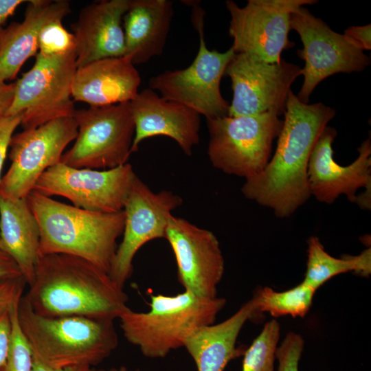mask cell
Masks as SVG:
<instances>
[{
  "instance_id": "1",
  "label": "cell",
  "mask_w": 371,
  "mask_h": 371,
  "mask_svg": "<svg viewBox=\"0 0 371 371\" xmlns=\"http://www.w3.org/2000/svg\"><path fill=\"white\" fill-rule=\"evenodd\" d=\"M335 115L322 102L305 104L292 91L286 103L277 146L265 168L246 179L244 196L280 218L291 216L311 196L308 166L322 132Z\"/></svg>"
},
{
  "instance_id": "2",
  "label": "cell",
  "mask_w": 371,
  "mask_h": 371,
  "mask_svg": "<svg viewBox=\"0 0 371 371\" xmlns=\"http://www.w3.org/2000/svg\"><path fill=\"white\" fill-rule=\"evenodd\" d=\"M29 286L24 298L36 313L45 317L114 321L129 308L128 295L108 272L76 256H39Z\"/></svg>"
},
{
  "instance_id": "3",
  "label": "cell",
  "mask_w": 371,
  "mask_h": 371,
  "mask_svg": "<svg viewBox=\"0 0 371 371\" xmlns=\"http://www.w3.org/2000/svg\"><path fill=\"white\" fill-rule=\"evenodd\" d=\"M40 229L39 256L64 254L85 259L109 273L124 231V210L89 211L33 190L26 197Z\"/></svg>"
},
{
  "instance_id": "4",
  "label": "cell",
  "mask_w": 371,
  "mask_h": 371,
  "mask_svg": "<svg viewBox=\"0 0 371 371\" xmlns=\"http://www.w3.org/2000/svg\"><path fill=\"white\" fill-rule=\"evenodd\" d=\"M17 316L34 358L52 368L92 367L109 357L118 345L113 320L45 317L36 313L23 295Z\"/></svg>"
},
{
  "instance_id": "5",
  "label": "cell",
  "mask_w": 371,
  "mask_h": 371,
  "mask_svg": "<svg viewBox=\"0 0 371 371\" xmlns=\"http://www.w3.org/2000/svg\"><path fill=\"white\" fill-rule=\"evenodd\" d=\"M225 304L223 297H201L184 290L175 295H152L148 311L129 308L118 319L129 343L145 357L160 359L183 347L197 328L214 324Z\"/></svg>"
},
{
  "instance_id": "6",
  "label": "cell",
  "mask_w": 371,
  "mask_h": 371,
  "mask_svg": "<svg viewBox=\"0 0 371 371\" xmlns=\"http://www.w3.org/2000/svg\"><path fill=\"white\" fill-rule=\"evenodd\" d=\"M210 135L207 155L212 166L245 178L263 171L271 156L283 120L271 112L206 119Z\"/></svg>"
},
{
  "instance_id": "7",
  "label": "cell",
  "mask_w": 371,
  "mask_h": 371,
  "mask_svg": "<svg viewBox=\"0 0 371 371\" xmlns=\"http://www.w3.org/2000/svg\"><path fill=\"white\" fill-rule=\"evenodd\" d=\"M194 4L192 21L199 36L195 58L186 68L167 70L152 77L149 87L163 98L185 105L206 119H213L227 115L229 103L223 97L220 85L226 67L236 53L232 47L223 52L207 48L204 13Z\"/></svg>"
},
{
  "instance_id": "8",
  "label": "cell",
  "mask_w": 371,
  "mask_h": 371,
  "mask_svg": "<svg viewBox=\"0 0 371 371\" xmlns=\"http://www.w3.org/2000/svg\"><path fill=\"white\" fill-rule=\"evenodd\" d=\"M78 134L60 162L76 168L111 169L127 163L135 124L130 102L76 110Z\"/></svg>"
},
{
  "instance_id": "9",
  "label": "cell",
  "mask_w": 371,
  "mask_h": 371,
  "mask_svg": "<svg viewBox=\"0 0 371 371\" xmlns=\"http://www.w3.org/2000/svg\"><path fill=\"white\" fill-rule=\"evenodd\" d=\"M76 69V52L50 58L37 54L33 67L14 82L13 100L5 115L22 113L23 129L74 117L72 84Z\"/></svg>"
},
{
  "instance_id": "10",
  "label": "cell",
  "mask_w": 371,
  "mask_h": 371,
  "mask_svg": "<svg viewBox=\"0 0 371 371\" xmlns=\"http://www.w3.org/2000/svg\"><path fill=\"white\" fill-rule=\"evenodd\" d=\"M290 28L300 36L303 48L298 56L304 82L297 95L308 104L311 94L322 80L338 73L360 72L371 63L370 56L352 45L343 34L333 31L323 20L302 6L291 15Z\"/></svg>"
},
{
  "instance_id": "11",
  "label": "cell",
  "mask_w": 371,
  "mask_h": 371,
  "mask_svg": "<svg viewBox=\"0 0 371 371\" xmlns=\"http://www.w3.org/2000/svg\"><path fill=\"white\" fill-rule=\"evenodd\" d=\"M137 177L128 163L98 170L76 168L60 161L41 175L34 190L49 197H65L79 208L115 213L124 210Z\"/></svg>"
},
{
  "instance_id": "12",
  "label": "cell",
  "mask_w": 371,
  "mask_h": 371,
  "mask_svg": "<svg viewBox=\"0 0 371 371\" xmlns=\"http://www.w3.org/2000/svg\"><path fill=\"white\" fill-rule=\"evenodd\" d=\"M316 0H248L239 7L225 1L230 15L229 35L235 53L249 54L271 63H279L282 52L294 45L289 39L291 14Z\"/></svg>"
},
{
  "instance_id": "13",
  "label": "cell",
  "mask_w": 371,
  "mask_h": 371,
  "mask_svg": "<svg viewBox=\"0 0 371 371\" xmlns=\"http://www.w3.org/2000/svg\"><path fill=\"white\" fill-rule=\"evenodd\" d=\"M77 134L74 117H67L13 135L10 143L11 165L1 178L0 196L26 198L41 175L60 161L63 150Z\"/></svg>"
},
{
  "instance_id": "14",
  "label": "cell",
  "mask_w": 371,
  "mask_h": 371,
  "mask_svg": "<svg viewBox=\"0 0 371 371\" xmlns=\"http://www.w3.org/2000/svg\"><path fill=\"white\" fill-rule=\"evenodd\" d=\"M301 69L283 59L271 63L251 54H235L225 72L233 91L227 115L284 114L291 85L301 76Z\"/></svg>"
},
{
  "instance_id": "15",
  "label": "cell",
  "mask_w": 371,
  "mask_h": 371,
  "mask_svg": "<svg viewBox=\"0 0 371 371\" xmlns=\"http://www.w3.org/2000/svg\"><path fill=\"white\" fill-rule=\"evenodd\" d=\"M181 197L170 190L153 192L137 177L126 199L123 238L117 247L109 274L120 287L131 276L133 260L146 243L164 238L172 212L181 206Z\"/></svg>"
},
{
  "instance_id": "16",
  "label": "cell",
  "mask_w": 371,
  "mask_h": 371,
  "mask_svg": "<svg viewBox=\"0 0 371 371\" xmlns=\"http://www.w3.org/2000/svg\"><path fill=\"white\" fill-rule=\"evenodd\" d=\"M165 238L174 253L178 279L184 290L201 297H218L225 260L215 234L172 215Z\"/></svg>"
},
{
  "instance_id": "17",
  "label": "cell",
  "mask_w": 371,
  "mask_h": 371,
  "mask_svg": "<svg viewBox=\"0 0 371 371\" xmlns=\"http://www.w3.org/2000/svg\"><path fill=\"white\" fill-rule=\"evenodd\" d=\"M336 136L335 128L326 126L313 148L308 166L311 194L326 204L333 203L341 194L355 202L357 190L370 189V137L357 148L359 155L354 161L341 166L333 158V143Z\"/></svg>"
},
{
  "instance_id": "18",
  "label": "cell",
  "mask_w": 371,
  "mask_h": 371,
  "mask_svg": "<svg viewBox=\"0 0 371 371\" xmlns=\"http://www.w3.org/2000/svg\"><path fill=\"white\" fill-rule=\"evenodd\" d=\"M135 124L131 153L146 138L166 136L175 141L185 155L191 156L199 142L201 115L180 103L161 97L150 88L130 102Z\"/></svg>"
},
{
  "instance_id": "19",
  "label": "cell",
  "mask_w": 371,
  "mask_h": 371,
  "mask_svg": "<svg viewBox=\"0 0 371 371\" xmlns=\"http://www.w3.org/2000/svg\"><path fill=\"white\" fill-rule=\"evenodd\" d=\"M130 0H103L83 8L71 27L76 42V67L125 55L123 17Z\"/></svg>"
},
{
  "instance_id": "20",
  "label": "cell",
  "mask_w": 371,
  "mask_h": 371,
  "mask_svg": "<svg viewBox=\"0 0 371 371\" xmlns=\"http://www.w3.org/2000/svg\"><path fill=\"white\" fill-rule=\"evenodd\" d=\"M141 81L130 56L102 58L77 68L72 98L90 106L130 102L139 93Z\"/></svg>"
},
{
  "instance_id": "21",
  "label": "cell",
  "mask_w": 371,
  "mask_h": 371,
  "mask_svg": "<svg viewBox=\"0 0 371 371\" xmlns=\"http://www.w3.org/2000/svg\"><path fill=\"white\" fill-rule=\"evenodd\" d=\"M71 12L65 0H30L23 20L3 30L0 39V82L14 79L23 65L38 51V36L47 23Z\"/></svg>"
},
{
  "instance_id": "22",
  "label": "cell",
  "mask_w": 371,
  "mask_h": 371,
  "mask_svg": "<svg viewBox=\"0 0 371 371\" xmlns=\"http://www.w3.org/2000/svg\"><path fill=\"white\" fill-rule=\"evenodd\" d=\"M174 16L170 0H130L123 17L125 55L135 65L160 56Z\"/></svg>"
},
{
  "instance_id": "23",
  "label": "cell",
  "mask_w": 371,
  "mask_h": 371,
  "mask_svg": "<svg viewBox=\"0 0 371 371\" xmlns=\"http://www.w3.org/2000/svg\"><path fill=\"white\" fill-rule=\"evenodd\" d=\"M254 314L251 300L227 319L195 329L183 347L194 360L197 371H224L228 363L241 354L236 348L237 339L245 322Z\"/></svg>"
},
{
  "instance_id": "24",
  "label": "cell",
  "mask_w": 371,
  "mask_h": 371,
  "mask_svg": "<svg viewBox=\"0 0 371 371\" xmlns=\"http://www.w3.org/2000/svg\"><path fill=\"white\" fill-rule=\"evenodd\" d=\"M2 249L16 262L26 284H32L39 257L40 229L26 198L0 196Z\"/></svg>"
},
{
  "instance_id": "25",
  "label": "cell",
  "mask_w": 371,
  "mask_h": 371,
  "mask_svg": "<svg viewBox=\"0 0 371 371\" xmlns=\"http://www.w3.org/2000/svg\"><path fill=\"white\" fill-rule=\"evenodd\" d=\"M307 262L304 284L317 291L328 280L339 274L352 271L363 276L371 273L370 247L357 256L335 258L324 249L319 238L311 236L307 240Z\"/></svg>"
},
{
  "instance_id": "26",
  "label": "cell",
  "mask_w": 371,
  "mask_h": 371,
  "mask_svg": "<svg viewBox=\"0 0 371 371\" xmlns=\"http://www.w3.org/2000/svg\"><path fill=\"white\" fill-rule=\"evenodd\" d=\"M315 291L303 282L280 292L265 286L257 291L251 300L255 313L266 312L274 318L284 315L304 317L310 310Z\"/></svg>"
},
{
  "instance_id": "27",
  "label": "cell",
  "mask_w": 371,
  "mask_h": 371,
  "mask_svg": "<svg viewBox=\"0 0 371 371\" xmlns=\"http://www.w3.org/2000/svg\"><path fill=\"white\" fill-rule=\"evenodd\" d=\"M280 335L279 322L272 319L243 353L242 371H273Z\"/></svg>"
},
{
  "instance_id": "28",
  "label": "cell",
  "mask_w": 371,
  "mask_h": 371,
  "mask_svg": "<svg viewBox=\"0 0 371 371\" xmlns=\"http://www.w3.org/2000/svg\"><path fill=\"white\" fill-rule=\"evenodd\" d=\"M19 301L15 302L10 308L11 341L7 359L0 371H32L33 352L18 321Z\"/></svg>"
},
{
  "instance_id": "29",
  "label": "cell",
  "mask_w": 371,
  "mask_h": 371,
  "mask_svg": "<svg viewBox=\"0 0 371 371\" xmlns=\"http://www.w3.org/2000/svg\"><path fill=\"white\" fill-rule=\"evenodd\" d=\"M76 47L73 33L65 28L62 20H56L43 27L38 36L37 54L47 58L60 56L76 52Z\"/></svg>"
},
{
  "instance_id": "30",
  "label": "cell",
  "mask_w": 371,
  "mask_h": 371,
  "mask_svg": "<svg viewBox=\"0 0 371 371\" xmlns=\"http://www.w3.org/2000/svg\"><path fill=\"white\" fill-rule=\"evenodd\" d=\"M304 346V340L300 334L292 331L288 333L276 348L277 371H299V361Z\"/></svg>"
},
{
  "instance_id": "31",
  "label": "cell",
  "mask_w": 371,
  "mask_h": 371,
  "mask_svg": "<svg viewBox=\"0 0 371 371\" xmlns=\"http://www.w3.org/2000/svg\"><path fill=\"white\" fill-rule=\"evenodd\" d=\"M25 284L22 276L0 280V313L8 310L21 299Z\"/></svg>"
},
{
  "instance_id": "32",
  "label": "cell",
  "mask_w": 371,
  "mask_h": 371,
  "mask_svg": "<svg viewBox=\"0 0 371 371\" xmlns=\"http://www.w3.org/2000/svg\"><path fill=\"white\" fill-rule=\"evenodd\" d=\"M23 114L0 117V182L1 171L13 133L22 121Z\"/></svg>"
},
{
  "instance_id": "33",
  "label": "cell",
  "mask_w": 371,
  "mask_h": 371,
  "mask_svg": "<svg viewBox=\"0 0 371 371\" xmlns=\"http://www.w3.org/2000/svg\"><path fill=\"white\" fill-rule=\"evenodd\" d=\"M371 25L348 27L343 34L346 41L355 48L363 51L371 49Z\"/></svg>"
},
{
  "instance_id": "34",
  "label": "cell",
  "mask_w": 371,
  "mask_h": 371,
  "mask_svg": "<svg viewBox=\"0 0 371 371\" xmlns=\"http://www.w3.org/2000/svg\"><path fill=\"white\" fill-rule=\"evenodd\" d=\"M12 324L10 308L0 313V370L7 359L11 341Z\"/></svg>"
},
{
  "instance_id": "35",
  "label": "cell",
  "mask_w": 371,
  "mask_h": 371,
  "mask_svg": "<svg viewBox=\"0 0 371 371\" xmlns=\"http://www.w3.org/2000/svg\"><path fill=\"white\" fill-rule=\"evenodd\" d=\"M21 276L20 269L14 260L5 251L0 249V280Z\"/></svg>"
},
{
  "instance_id": "36",
  "label": "cell",
  "mask_w": 371,
  "mask_h": 371,
  "mask_svg": "<svg viewBox=\"0 0 371 371\" xmlns=\"http://www.w3.org/2000/svg\"><path fill=\"white\" fill-rule=\"evenodd\" d=\"M15 82H0V117L5 115L14 97Z\"/></svg>"
},
{
  "instance_id": "37",
  "label": "cell",
  "mask_w": 371,
  "mask_h": 371,
  "mask_svg": "<svg viewBox=\"0 0 371 371\" xmlns=\"http://www.w3.org/2000/svg\"><path fill=\"white\" fill-rule=\"evenodd\" d=\"M24 0H0V27L12 16Z\"/></svg>"
},
{
  "instance_id": "38",
  "label": "cell",
  "mask_w": 371,
  "mask_h": 371,
  "mask_svg": "<svg viewBox=\"0 0 371 371\" xmlns=\"http://www.w3.org/2000/svg\"><path fill=\"white\" fill-rule=\"evenodd\" d=\"M32 371H95L91 366H77L63 368H52L34 358Z\"/></svg>"
},
{
  "instance_id": "39",
  "label": "cell",
  "mask_w": 371,
  "mask_h": 371,
  "mask_svg": "<svg viewBox=\"0 0 371 371\" xmlns=\"http://www.w3.org/2000/svg\"><path fill=\"white\" fill-rule=\"evenodd\" d=\"M96 371V370H95ZM97 371H139V370H128L126 367L121 366L119 368H112L109 370H99Z\"/></svg>"
},
{
  "instance_id": "40",
  "label": "cell",
  "mask_w": 371,
  "mask_h": 371,
  "mask_svg": "<svg viewBox=\"0 0 371 371\" xmlns=\"http://www.w3.org/2000/svg\"><path fill=\"white\" fill-rule=\"evenodd\" d=\"M3 28L2 27H0V39H1V34H2V32H3Z\"/></svg>"
},
{
  "instance_id": "41",
  "label": "cell",
  "mask_w": 371,
  "mask_h": 371,
  "mask_svg": "<svg viewBox=\"0 0 371 371\" xmlns=\"http://www.w3.org/2000/svg\"><path fill=\"white\" fill-rule=\"evenodd\" d=\"M0 249H2V250H3V249H2V246H1V238H0Z\"/></svg>"
}]
</instances>
